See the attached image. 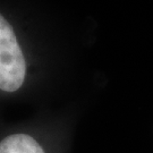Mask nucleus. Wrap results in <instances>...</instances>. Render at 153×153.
Instances as JSON below:
<instances>
[{
  "label": "nucleus",
  "instance_id": "1",
  "mask_svg": "<svg viewBox=\"0 0 153 153\" xmlns=\"http://www.w3.org/2000/svg\"><path fill=\"white\" fill-rule=\"evenodd\" d=\"M25 59L11 25L0 14V90L15 92L25 78Z\"/></svg>",
  "mask_w": 153,
  "mask_h": 153
},
{
  "label": "nucleus",
  "instance_id": "2",
  "mask_svg": "<svg viewBox=\"0 0 153 153\" xmlns=\"http://www.w3.org/2000/svg\"><path fill=\"white\" fill-rule=\"evenodd\" d=\"M0 153H45L32 136L13 134L0 142Z\"/></svg>",
  "mask_w": 153,
  "mask_h": 153
}]
</instances>
